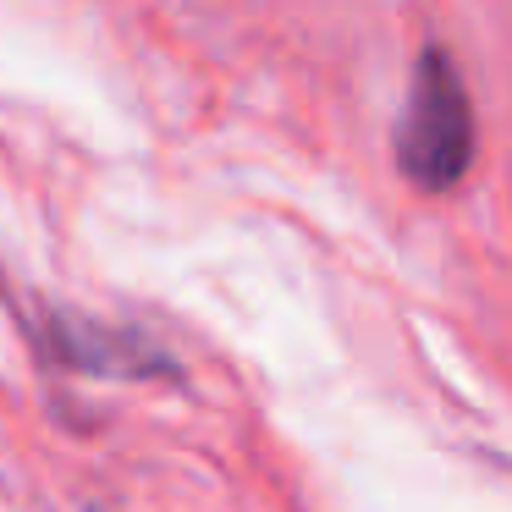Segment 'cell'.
<instances>
[{"label":"cell","mask_w":512,"mask_h":512,"mask_svg":"<svg viewBox=\"0 0 512 512\" xmlns=\"http://www.w3.org/2000/svg\"><path fill=\"white\" fill-rule=\"evenodd\" d=\"M474 160V111H468L463 72L446 50H424L413 72L408 105L397 122V171L424 193H446L463 182Z\"/></svg>","instance_id":"1"},{"label":"cell","mask_w":512,"mask_h":512,"mask_svg":"<svg viewBox=\"0 0 512 512\" xmlns=\"http://www.w3.org/2000/svg\"><path fill=\"white\" fill-rule=\"evenodd\" d=\"M56 336H61V347H67V358H72L78 369L149 375V369L166 364V358H160L149 342H138V336H127V331H105V325H72V320H61Z\"/></svg>","instance_id":"2"}]
</instances>
